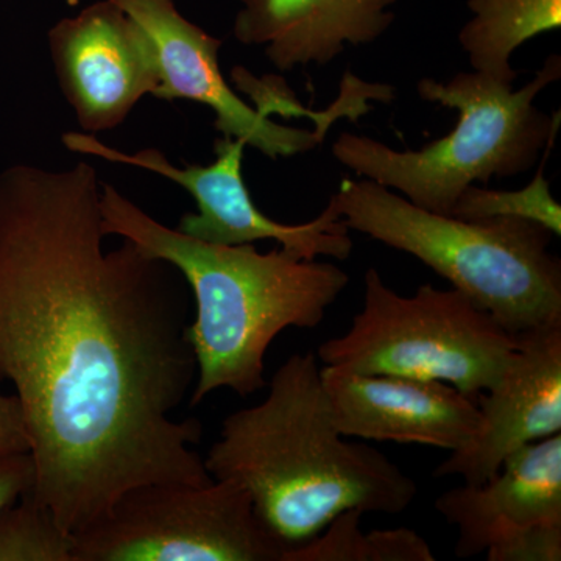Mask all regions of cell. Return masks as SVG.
Segmentation results:
<instances>
[{"label": "cell", "instance_id": "20", "mask_svg": "<svg viewBox=\"0 0 561 561\" xmlns=\"http://www.w3.org/2000/svg\"><path fill=\"white\" fill-rule=\"evenodd\" d=\"M31 453V437L16 394L0 393V459Z\"/></svg>", "mask_w": 561, "mask_h": 561}, {"label": "cell", "instance_id": "18", "mask_svg": "<svg viewBox=\"0 0 561 561\" xmlns=\"http://www.w3.org/2000/svg\"><path fill=\"white\" fill-rule=\"evenodd\" d=\"M485 556L489 561H560L561 524L531 527L491 546Z\"/></svg>", "mask_w": 561, "mask_h": 561}, {"label": "cell", "instance_id": "7", "mask_svg": "<svg viewBox=\"0 0 561 561\" xmlns=\"http://www.w3.org/2000/svg\"><path fill=\"white\" fill-rule=\"evenodd\" d=\"M234 481L142 483L73 535L72 561H284Z\"/></svg>", "mask_w": 561, "mask_h": 561}, {"label": "cell", "instance_id": "2", "mask_svg": "<svg viewBox=\"0 0 561 561\" xmlns=\"http://www.w3.org/2000/svg\"><path fill=\"white\" fill-rule=\"evenodd\" d=\"M345 438L316 354H294L273 375L261 404L225 419L203 460L214 481L247 490L257 518L290 551L342 513L397 515L419 493L386 454Z\"/></svg>", "mask_w": 561, "mask_h": 561}, {"label": "cell", "instance_id": "15", "mask_svg": "<svg viewBox=\"0 0 561 561\" xmlns=\"http://www.w3.org/2000/svg\"><path fill=\"white\" fill-rule=\"evenodd\" d=\"M474 16L461 27L459 43L472 69L513 83L511 58L535 36L559 31L561 0H468Z\"/></svg>", "mask_w": 561, "mask_h": 561}, {"label": "cell", "instance_id": "19", "mask_svg": "<svg viewBox=\"0 0 561 561\" xmlns=\"http://www.w3.org/2000/svg\"><path fill=\"white\" fill-rule=\"evenodd\" d=\"M367 561H434L430 545L411 529L365 534Z\"/></svg>", "mask_w": 561, "mask_h": 561}, {"label": "cell", "instance_id": "11", "mask_svg": "<svg viewBox=\"0 0 561 561\" xmlns=\"http://www.w3.org/2000/svg\"><path fill=\"white\" fill-rule=\"evenodd\" d=\"M518 346L500 378L478 397L481 431L435 468L481 485L511 454L561 432V321L516 335Z\"/></svg>", "mask_w": 561, "mask_h": 561}, {"label": "cell", "instance_id": "6", "mask_svg": "<svg viewBox=\"0 0 561 561\" xmlns=\"http://www.w3.org/2000/svg\"><path fill=\"white\" fill-rule=\"evenodd\" d=\"M364 284V308L350 330L317 351L324 367L445 382L478 401L518 346L459 290L424 284L401 297L373 267Z\"/></svg>", "mask_w": 561, "mask_h": 561}, {"label": "cell", "instance_id": "5", "mask_svg": "<svg viewBox=\"0 0 561 561\" xmlns=\"http://www.w3.org/2000/svg\"><path fill=\"white\" fill-rule=\"evenodd\" d=\"M561 77V57L551 55L529 83H513L481 72H460L442 83L423 79V101L459 111V122L445 138L424 149L398 151L367 136L343 131L332 144L335 160L360 176L400 191L419 208L451 216L461 192L493 176L511 179L530 171L546 144L559 133L560 111L552 116L535 99Z\"/></svg>", "mask_w": 561, "mask_h": 561}, {"label": "cell", "instance_id": "16", "mask_svg": "<svg viewBox=\"0 0 561 561\" xmlns=\"http://www.w3.org/2000/svg\"><path fill=\"white\" fill-rule=\"evenodd\" d=\"M556 139L557 135H553L546 144L540 168L526 187L519 191H491L471 184L457 198L451 216L463 220L516 217V219L535 221L559 238L561 206L552 197L549 181L545 176L546 162L551 157Z\"/></svg>", "mask_w": 561, "mask_h": 561}, {"label": "cell", "instance_id": "3", "mask_svg": "<svg viewBox=\"0 0 561 561\" xmlns=\"http://www.w3.org/2000/svg\"><path fill=\"white\" fill-rule=\"evenodd\" d=\"M102 227L144 253L169 262L191 287L195 319L187 339L197 360L192 408L209 393L231 389L247 398L267 386L264 359L287 328L313 330L348 286L331 262L301 260L254 243L216 245L165 227L117 187L102 183Z\"/></svg>", "mask_w": 561, "mask_h": 561}, {"label": "cell", "instance_id": "8", "mask_svg": "<svg viewBox=\"0 0 561 561\" xmlns=\"http://www.w3.org/2000/svg\"><path fill=\"white\" fill-rule=\"evenodd\" d=\"M61 140L73 153L144 169L190 192L198 210L184 214L176 230L197 241L216 245L276 241L280 249L301 260L330 256L343 261L348 260L353 251L350 228L332 198L323 213L308 224H279L265 216L251 198L243 180L247 144L241 139L221 136L214 142L216 160L208 165L186 164L184 168L173 164L161 150L127 153L83 131L65 133Z\"/></svg>", "mask_w": 561, "mask_h": 561}, {"label": "cell", "instance_id": "14", "mask_svg": "<svg viewBox=\"0 0 561 561\" xmlns=\"http://www.w3.org/2000/svg\"><path fill=\"white\" fill-rule=\"evenodd\" d=\"M236 39L264 47L280 72L327 66L345 50L389 31L398 0H239Z\"/></svg>", "mask_w": 561, "mask_h": 561}, {"label": "cell", "instance_id": "10", "mask_svg": "<svg viewBox=\"0 0 561 561\" xmlns=\"http://www.w3.org/2000/svg\"><path fill=\"white\" fill-rule=\"evenodd\" d=\"M146 31L160 72L154 98L208 106L225 138L241 139L272 160L306 153L323 142L328 128L287 127L253 108L231 90L220 70L221 39L214 38L176 10L173 0H111Z\"/></svg>", "mask_w": 561, "mask_h": 561}, {"label": "cell", "instance_id": "12", "mask_svg": "<svg viewBox=\"0 0 561 561\" xmlns=\"http://www.w3.org/2000/svg\"><path fill=\"white\" fill-rule=\"evenodd\" d=\"M335 427L343 437L459 451L478 435V401L427 379L321 368Z\"/></svg>", "mask_w": 561, "mask_h": 561}, {"label": "cell", "instance_id": "21", "mask_svg": "<svg viewBox=\"0 0 561 561\" xmlns=\"http://www.w3.org/2000/svg\"><path fill=\"white\" fill-rule=\"evenodd\" d=\"M35 485V463L31 453L0 459V512L32 493Z\"/></svg>", "mask_w": 561, "mask_h": 561}, {"label": "cell", "instance_id": "17", "mask_svg": "<svg viewBox=\"0 0 561 561\" xmlns=\"http://www.w3.org/2000/svg\"><path fill=\"white\" fill-rule=\"evenodd\" d=\"M73 535L31 493L0 512V561H72Z\"/></svg>", "mask_w": 561, "mask_h": 561}, {"label": "cell", "instance_id": "9", "mask_svg": "<svg viewBox=\"0 0 561 561\" xmlns=\"http://www.w3.org/2000/svg\"><path fill=\"white\" fill-rule=\"evenodd\" d=\"M55 76L80 131L114 130L160 87L146 31L111 0L65 18L49 32Z\"/></svg>", "mask_w": 561, "mask_h": 561}, {"label": "cell", "instance_id": "13", "mask_svg": "<svg viewBox=\"0 0 561 561\" xmlns=\"http://www.w3.org/2000/svg\"><path fill=\"white\" fill-rule=\"evenodd\" d=\"M435 508L459 530V559L481 556L531 527L561 524V434L511 454L481 485L445 491Z\"/></svg>", "mask_w": 561, "mask_h": 561}, {"label": "cell", "instance_id": "1", "mask_svg": "<svg viewBox=\"0 0 561 561\" xmlns=\"http://www.w3.org/2000/svg\"><path fill=\"white\" fill-rule=\"evenodd\" d=\"M98 171L0 172V382L31 437L33 500L79 534L142 483L208 485L201 421L173 413L197 379L190 298L169 262L106 251Z\"/></svg>", "mask_w": 561, "mask_h": 561}, {"label": "cell", "instance_id": "4", "mask_svg": "<svg viewBox=\"0 0 561 561\" xmlns=\"http://www.w3.org/2000/svg\"><path fill=\"white\" fill-rule=\"evenodd\" d=\"M331 198L350 230L412 254L508 334L561 321V262L549 251L548 228L516 217L442 216L367 179L343 180Z\"/></svg>", "mask_w": 561, "mask_h": 561}]
</instances>
